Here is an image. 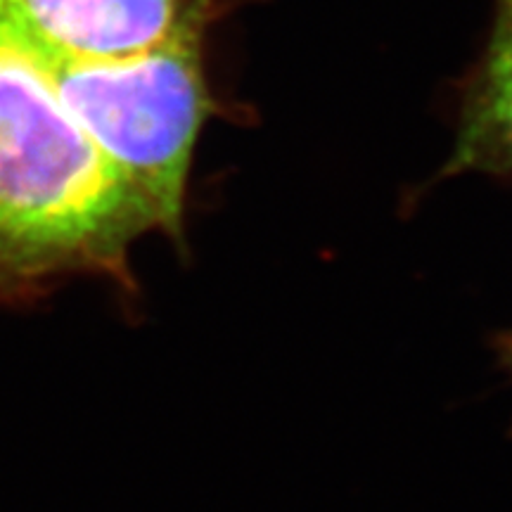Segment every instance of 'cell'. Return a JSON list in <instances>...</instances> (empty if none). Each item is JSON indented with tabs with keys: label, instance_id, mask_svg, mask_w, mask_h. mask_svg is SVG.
Here are the masks:
<instances>
[{
	"label": "cell",
	"instance_id": "cell-2",
	"mask_svg": "<svg viewBox=\"0 0 512 512\" xmlns=\"http://www.w3.org/2000/svg\"><path fill=\"white\" fill-rule=\"evenodd\" d=\"M226 0H197L162 46L119 60H60L50 72L64 105L143 211L147 228L181 240L192 152L211 117L204 36Z\"/></svg>",
	"mask_w": 512,
	"mask_h": 512
},
{
	"label": "cell",
	"instance_id": "cell-5",
	"mask_svg": "<svg viewBox=\"0 0 512 512\" xmlns=\"http://www.w3.org/2000/svg\"><path fill=\"white\" fill-rule=\"evenodd\" d=\"M498 354H501V363L508 368V373L512 375V335L498 342Z\"/></svg>",
	"mask_w": 512,
	"mask_h": 512
},
{
	"label": "cell",
	"instance_id": "cell-3",
	"mask_svg": "<svg viewBox=\"0 0 512 512\" xmlns=\"http://www.w3.org/2000/svg\"><path fill=\"white\" fill-rule=\"evenodd\" d=\"M197 0H0L43 53L60 60H119L169 41Z\"/></svg>",
	"mask_w": 512,
	"mask_h": 512
},
{
	"label": "cell",
	"instance_id": "cell-1",
	"mask_svg": "<svg viewBox=\"0 0 512 512\" xmlns=\"http://www.w3.org/2000/svg\"><path fill=\"white\" fill-rule=\"evenodd\" d=\"M136 200L57 91L50 60L0 8V306L100 275L131 290Z\"/></svg>",
	"mask_w": 512,
	"mask_h": 512
},
{
	"label": "cell",
	"instance_id": "cell-4",
	"mask_svg": "<svg viewBox=\"0 0 512 512\" xmlns=\"http://www.w3.org/2000/svg\"><path fill=\"white\" fill-rule=\"evenodd\" d=\"M512 176V0H494V24L467 81L444 176Z\"/></svg>",
	"mask_w": 512,
	"mask_h": 512
}]
</instances>
